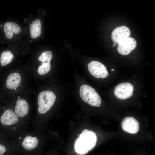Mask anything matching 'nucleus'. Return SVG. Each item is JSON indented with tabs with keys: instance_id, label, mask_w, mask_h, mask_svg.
I'll use <instances>...</instances> for the list:
<instances>
[{
	"instance_id": "obj_1",
	"label": "nucleus",
	"mask_w": 155,
	"mask_h": 155,
	"mask_svg": "<svg viewBox=\"0 0 155 155\" xmlns=\"http://www.w3.org/2000/svg\"><path fill=\"white\" fill-rule=\"evenodd\" d=\"M97 140V136L94 132L85 129L79 135L75 142V150L79 155H85L93 149Z\"/></svg>"
},
{
	"instance_id": "obj_2",
	"label": "nucleus",
	"mask_w": 155,
	"mask_h": 155,
	"mask_svg": "<svg viewBox=\"0 0 155 155\" xmlns=\"http://www.w3.org/2000/svg\"><path fill=\"white\" fill-rule=\"evenodd\" d=\"M79 92L80 97L84 102L93 106H100L101 98L92 87L86 84L82 85L80 88Z\"/></svg>"
},
{
	"instance_id": "obj_3",
	"label": "nucleus",
	"mask_w": 155,
	"mask_h": 155,
	"mask_svg": "<svg viewBox=\"0 0 155 155\" xmlns=\"http://www.w3.org/2000/svg\"><path fill=\"white\" fill-rule=\"evenodd\" d=\"M56 99L55 95L51 91L41 92L38 98V112L41 114L46 113L53 106Z\"/></svg>"
},
{
	"instance_id": "obj_4",
	"label": "nucleus",
	"mask_w": 155,
	"mask_h": 155,
	"mask_svg": "<svg viewBox=\"0 0 155 155\" xmlns=\"http://www.w3.org/2000/svg\"><path fill=\"white\" fill-rule=\"evenodd\" d=\"M134 90L133 86L130 83L123 82L117 85L115 88V96L120 99H125L131 97Z\"/></svg>"
},
{
	"instance_id": "obj_5",
	"label": "nucleus",
	"mask_w": 155,
	"mask_h": 155,
	"mask_svg": "<svg viewBox=\"0 0 155 155\" xmlns=\"http://www.w3.org/2000/svg\"><path fill=\"white\" fill-rule=\"evenodd\" d=\"M90 73L94 77L98 78H104L106 77L108 72L105 66L102 63L97 61H92L88 65Z\"/></svg>"
},
{
	"instance_id": "obj_6",
	"label": "nucleus",
	"mask_w": 155,
	"mask_h": 155,
	"mask_svg": "<svg viewBox=\"0 0 155 155\" xmlns=\"http://www.w3.org/2000/svg\"><path fill=\"white\" fill-rule=\"evenodd\" d=\"M136 45L135 40L133 38L129 37L118 43L117 51L122 55H127L136 48Z\"/></svg>"
},
{
	"instance_id": "obj_7",
	"label": "nucleus",
	"mask_w": 155,
	"mask_h": 155,
	"mask_svg": "<svg viewBox=\"0 0 155 155\" xmlns=\"http://www.w3.org/2000/svg\"><path fill=\"white\" fill-rule=\"evenodd\" d=\"M121 127L125 131L132 134L137 133L139 130L140 125L138 121L131 117H125L122 121Z\"/></svg>"
},
{
	"instance_id": "obj_8",
	"label": "nucleus",
	"mask_w": 155,
	"mask_h": 155,
	"mask_svg": "<svg viewBox=\"0 0 155 155\" xmlns=\"http://www.w3.org/2000/svg\"><path fill=\"white\" fill-rule=\"evenodd\" d=\"M131 32L127 27L121 26L115 28L112 31L111 38L115 44H118L123 40L129 37Z\"/></svg>"
},
{
	"instance_id": "obj_9",
	"label": "nucleus",
	"mask_w": 155,
	"mask_h": 155,
	"mask_svg": "<svg viewBox=\"0 0 155 155\" xmlns=\"http://www.w3.org/2000/svg\"><path fill=\"white\" fill-rule=\"evenodd\" d=\"M3 29L6 38L11 39L13 34H17L21 31V28L17 24L13 22H6L4 24Z\"/></svg>"
},
{
	"instance_id": "obj_10",
	"label": "nucleus",
	"mask_w": 155,
	"mask_h": 155,
	"mask_svg": "<svg viewBox=\"0 0 155 155\" xmlns=\"http://www.w3.org/2000/svg\"><path fill=\"white\" fill-rule=\"evenodd\" d=\"M18 120L17 115L10 109L4 111L0 118L2 124L4 125H9L16 123Z\"/></svg>"
},
{
	"instance_id": "obj_11",
	"label": "nucleus",
	"mask_w": 155,
	"mask_h": 155,
	"mask_svg": "<svg viewBox=\"0 0 155 155\" xmlns=\"http://www.w3.org/2000/svg\"><path fill=\"white\" fill-rule=\"evenodd\" d=\"M20 75L16 72L12 73L8 76L6 81V86L10 90H13L19 86L21 81Z\"/></svg>"
},
{
	"instance_id": "obj_12",
	"label": "nucleus",
	"mask_w": 155,
	"mask_h": 155,
	"mask_svg": "<svg viewBox=\"0 0 155 155\" xmlns=\"http://www.w3.org/2000/svg\"><path fill=\"white\" fill-rule=\"evenodd\" d=\"M29 106L26 101L23 99H20L16 102L15 111L17 115L20 117L26 116L29 111Z\"/></svg>"
},
{
	"instance_id": "obj_13",
	"label": "nucleus",
	"mask_w": 155,
	"mask_h": 155,
	"mask_svg": "<svg viewBox=\"0 0 155 155\" xmlns=\"http://www.w3.org/2000/svg\"><path fill=\"white\" fill-rule=\"evenodd\" d=\"M41 27V22L39 19H35L32 22L30 27V36L32 38H36L40 35Z\"/></svg>"
},
{
	"instance_id": "obj_14",
	"label": "nucleus",
	"mask_w": 155,
	"mask_h": 155,
	"mask_svg": "<svg viewBox=\"0 0 155 155\" xmlns=\"http://www.w3.org/2000/svg\"><path fill=\"white\" fill-rule=\"evenodd\" d=\"M38 144V140L36 137L28 135L25 137L22 145L26 150H30L35 148Z\"/></svg>"
},
{
	"instance_id": "obj_15",
	"label": "nucleus",
	"mask_w": 155,
	"mask_h": 155,
	"mask_svg": "<svg viewBox=\"0 0 155 155\" xmlns=\"http://www.w3.org/2000/svg\"><path fill=\"white\" fill-rule=\"evenodd\" d=\"M13 58V55L11 52L9 50L3 51L0 57L1 65L4 66L11 62Z\"/></svg>"
},
{
	"instance_id": "obj_16",
	"label": "nucleus",
	"mask_w": 155,
	"mask_h": 155,
	"mask_svg": "<svg viewBox=\"0 0 155 155\" xmlns=\"http://www.w3.org/2000/svg\"><path fill=\"white\" fill-rule=\"evenodd\" d=\"M52 56V53L51 51H47L42 53L38 57V59L42 62V64L50 62Z\"/></svg>"
},
{
	"instance_id": "obj_17",
	"label": "nucleus",
	"mask_w": 155,
	"mask_h": 155,
	"mask_svg": "<svg viewBox=\"0 0 155 155\" xmlns=\"http://www.w3.org/2000/svg\"><path fill=\"white\" fill-rule=\"evenodd\" d=\"M51 69L50 62L46 63H44L40 65L38 68V72L40 75H43L47 73Z\"/></svg>"
},
{
	"instance_id": "obj_18",
	"label": "nucleus",
	"mask_w": 155,
	"mask_h": 155,
	"mask_svg": "<svg viewBox=\"0 0 155 155\" xmlns=\"http://www.w3.org/2000/svg\"><path fill=\"white\" fill-rule=\"evenodd\" d=\"M6 150L5 147L3 145L0 144V155H3Z\"/></svg>"
},
{
	"instance_id": "obj_19",
	"label": "nucleus",
	"mask_w": 155,
	"mask_h": 155,
	"mask_svg": "<svg viewBox=\"0 0 155 155\" xmlns=\"http://www.w3.org/2000/svg\"><path fill=\"white\" fill-rule=\"evenodd\" d=\"M18 100L20 99V97L19 96H18Z\"/></svg>"
},
{
	"instance_id": "obj_20",
	"label": "nucleus",
	"mask_w": 155,
	"mask_h": 155,
	"mask_svg": "<svg viewBox=\"0 0 155 155\" xmlns=\"http://www.w3.org/2000/svg\"><path fill=\"white\" fill-rule=\"evenodd\" d=\"M114 71V70L113 69H112L111 70V71Z\"/></svg>"
},
{
	"instance_id": "obj_21",
	"label": "nucleus",
	"mask_w": 155,
	"mask_h": 155,
	"mask_svg": "<svg viewBox=\"0 0 155 155\" xmlns=\"http://www.w3.org/2000/svg\"><path fill=\"white\" fill-rule=\"evenodd\" d=\"M15 90H17L16 88H15Z\"/></svg>"
},
{
	"instance_id": "obj_22",
	"label": "nucleus",
	"mask_w": 155,
	"mask_h": 155,
	"mask_svg": "<svg viewBox=\"0 0 155 155\" xmlns=\"http://www.w3.org/2000/svg\"><path fill=\"white\" fill-rule=\"evenodd\" d=\"M20 139H21V137H20V138H19Z\"/></svg>"
}]
</instances>
